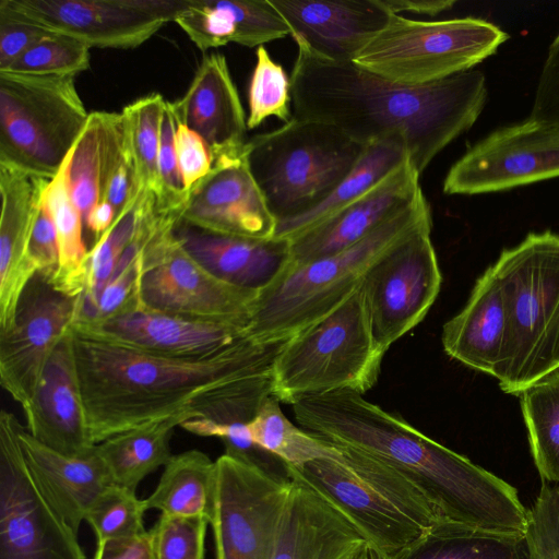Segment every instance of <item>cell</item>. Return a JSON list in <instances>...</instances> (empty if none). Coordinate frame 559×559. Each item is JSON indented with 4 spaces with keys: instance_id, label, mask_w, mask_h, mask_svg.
<instances>
[{
    "instance_id": "7c38bea8",
    "label": "cell",
    "mask_w": 559,
    "mask_h": 559,
    "mask_svg": "<svg viewBox=\"0 0 559 559\" xmlns=\"http://www.w3.org/2000/svg\"><path fill=\"white\" fill-rule=\"evenodd\" d=\"M213 515L215 559H271L292 479L225 452L216 461Z\"/></svg>"
},
{
    "instance_id": "277c9868",
    "label": "cell",
    "mask_w": 559,
    "mask_h": 559,
    "mask_svg": "<svg viewBox=\"0 0 559 559\" xmlns=\"http://www.w3.org/2000/svg\"><path fill=\"white\" fill-rule=\"evenodd\" d=\"M431 227L430 206L421 190L413 202L352 247L305 264H288L258 293L247 335L258 343L290 338L344 304L386 253Z\"/></svg>"
},
{
    "instance_id": "836d02e7",
    "label": "cell",
    "mask_w": 559,
    "mask_h": 559,
    "mask_svg": "<svg viewBox=\"0 0 559 559\" xmlns=\"http://www.w3.org/2000/svg\"><path fill=\"white\" fill-rule=\"evenodd\" d=\"M393 559H527L524 537L440 521Z\"/></svg>"
},
{
    "instance_id": "484cf974",
    "label": "cell",
    "mask_w": 559,
    "mask_h": 559,
    "mask_svg": "<svg viewBox=\"0 0 559 559\" xmlns=\"http://www.w3.org/2000/svg\"><path fill=\"white\" fill-rule=\"evenodd\" d=\"M509 334V319L499 281L490 266L476 281L465 307L444 323L441 342L451 358L498 377Z\"/></svg>"
},
{
    "instance_id": "1f68e13d",
    "label": "cell",
    "mask_w": 559,
    "mask_h": 559,
    "mask_svg": "<svg viewBox=\"0 0 559 559\" xmlns=\"http://www.w3.org/2000/svg\"><path fill=\"white\" fill-rule=\"evenodd\" d=\"M188 420L170 417L130 429L96 444V451L114 485L136 490L140 483L173 456L170 439L176 427Z\"/></svg>"
},
{
    "instance_id": "ac0fdd59",
    "label": "cell",
    "mask_w": 559,
    "mask_h": 559,
    "mask_svg": "<svg viewBox=\"0 0 559 559\" xmlns=\"http://www.w3.org/2000/svg\"><path fill=\"white\" fill-rule=\"evenodd\" d=\"M181 224L222 236L272 239L277 219L250 169L247 148L215 159L189 193Z\"/></svg>"
},
{
    "instance_id": "4316f807",
    "label": "cell",
    "mask_w": 559,
    "mask_h": 559,
    "mask_svg": "<svg viewBox=\"0 0 559 559\" xmlns=\"http://www.w3.org/2000/svg\"><path fill=\"white\" fill-rule=\"evenodd\" d=\"M177 234L187 251L214 276L258 293L272 284L290 260V242L284 239L222 236L183 225Z\"/></svg>"
},
{
    "instance_id": "f1b7e54d",
    "label": "cell",
    "mask_w": 559,
    "mask_h": 559,
    "mask_svg": "<svg viewBox=\"0 0 559 559\" xmlns=\"http://www.w3.org/2000/svg\"><path fill=\"white\" fill-rule=\"evenodd\" d=\"M127 141L121 112L93 111L62 164L70 195L85 219L105 201L107 183Z\"/></svg>"
},
{
    "instance_id": "83f0119b",
    "label": "cell",
    "mask_w": 559,
    "mask_h": 559,
    "mask_svg": "<svg viewBox=\"0 0 559 559\" xmlns=\"http://www.w3.org/2000/svg\"><path fill=\"white\" fill-rule=\"evenodd\" d=\"M175 23L202 51L229 43L260 47L290 35L269 0H190Z\"/></svg>"
},
{
    "instance_id": "816d5d0a",
    "label": "cell",
    "mask_w": 559,
    "mask_h": 559,
    "mask_svg": "<svg viewBox=\"0 0 559 559\" xmlns=\"http://www.w3.org/2000/svg\"><path fill=\"white\" fill-rule=\"evenodd\" d=\"M134 559H154L152 550H151V546L148 543V535H147L146 542H145L142 550L139 552V555Z\"/></svg>"
},
{
    "instance_id": "5b68a950",
    "label": "cell",
    "mask_w": 559,
    "mask_h": 559,
    "mask_svg": "<svg viewBox=\"0 0 559 559\" xmlns=\"http://www.w3.org/2000/svg\"><path fill=\"white\" fill-rule=\"evenodd\" d=\"M336 447V459L293 467L354 523L373 558L393 559L441 521L425 491L406 475L364 452Z\"/></svg>"
},
{
    "instance_id": "9a60e30c",
    "label": "cell",
    "mask_w": 559,
    "mask_h": 559,
    "mask_svg": "<svg viewBox=\"0 0 559 559\" xmlns=\"http://www.w3.org/2000/svg\"><path fill=\"white\" fill-rule=\"evenodd\" d=\"M22 19L97 48L142 45L190 0H2Z\"/></svg>"
},
{
    "instance_id": "60d3db41",
    "label": "cell",
    "mask_w": 559,
    "mask_h": 559,
    "mask_svg": "<svg viewBox=\"0 0 559 559\" xmlns=\"http://www.w3.org/2000/svg\"><path fill=\"white\" fill-rule=\"evenodd\" d=\"M90 49L75 37L50 32L5 71L75 76L90 68Z\"/></svg>"
},
{
    "instance_id": "d6a6232c",
    "label": "cell",
    "mask_w": 559,
    "mask_h": 559,
    "mask_svg": "<svg viewBox=\"0 0 559 559\" xmlns=\"http://www.w3.org/2000/svg\"><path fill=\"white\" fill-rule=\"evenodd\" d=\"M43 204L52 218L59 250L58 269L50 284L58 292L78 298L86 284L88 250L83 240L84 218L70 195L62 166L49 180Z\"/></svg>"
},
{
    "instance_id": "3957f363",
    "label": "cell",
    "mask_w": 559,
    "mask_h": 559,
    "mask_svg": "<svg viewBox=\"0 0 559 559\" xmlns=\"http://www.w3.org/2000/svg\"><path fill=\"white\" fill-rule=\"evenodd\" d=\"M292 406L305 430L364 452L411 478L428 496L441 521L524 537L528 509L516 488L361 393L341 390L308 395Z\"/></svg>"
},
{
    "instance_id": "52a82bcc",
    "label": "cell",
    "mask_w": 559,
    "mask_h": 559,
    "mask_svg": "<svg viewBox=\"0 0 559 559\" xmlns=\"http://www.w3.org/2000/svg\"><path fill=\"white\" fill-rule=\"evenodd\" d=\"M383 356L359 287L333 312L284 342L271 372L272 395L292 405L341 390L362 394L377 383Z\"/></svg>"
},
{
    "instance_id": "7a4b0ae2",
    "label": "cell",
    "mask_w": 559,
    "mask_h": 559,
    "mask_svg": "<svg viewBox=\"0 0 559 559\" xmlns=\"http://www.w3.org/2000/svg\"><path fill=\"white\" fill-rule=\"evenodd\" d=\"M295 43L293 117L331 124L362 145L399 141L419 175L474 124L487 98L485 76L476 70L426 85H402Z\"/></svg>"
},
{
    "instance_id": "603a6c76",
    "label": "cell",
    "mask_w": 559,
    "mask_h": 559,
    "mask_svg": "<svg viewBox=\"0 0 559 559\" xmlns=\"http://www.w3.org/2000/svg\"><path fill=\"white\" fill-rule=\"evenodd\" d=\"M23 413L26 430L48 448L68 456H85L94 450L68 332L53 349Z\"/></svg>"
},
{
    "instance_id": "74e56055",
    "label": "cell",
    "mask_w": 559,
    "mask_h": 559,
    "mask_svg": "<svg viewBox=\"0 0 559 559\" xmlns=\"http://www.w3.org/2000/svg\"><path fill=\"white\" fill-rule=\"evenodd\" d=\"M166 102L154 93L134 100L121 111L142 195L158 190V152Z\"/></svg>"
},
{
    "instance_id": "e0dca14e",
    "label": "cell",
    "mask_w": 559,
    "mask_h": 559,
    "mask_svg": "<svg viewBox=\"0 0 559 559\" xmlns=\"http://www.w3.org/2000/svg\"><path fill=\"white\" fill-rule=\"evenodd\" d=\"M76 298L64 295L38 273L24 290L12 325L0 331V382L25 408L48 360L74 322Z\"/></svg>"
},
{
    "instance_id": "2e32d148",
    "label": "cell",
    "mask_w": 559,
    "mask_h": 559,
    "mask_svg": "<svg viewBox=\"0 0 559 559\" xmlns=\"http://www.w3.org/2000/svg\"><path fill=\"white\" fill-rule=\"evenodd\" d=\"M559 176V126L528 119L499 129L450 168L447 194H477Z\"/></svg>"
},
{
    "instance_id": "8d00e7d4",
    "label": "cell",
    "mask_w": 559,
    "mask_h": 559,
    "mask_svg": "<svg viewBox=\"0 0 559 559\" xmlns=\"http://www.w3.org/2000/svg\"><path fill=\"white\" fill-rule=\"evenodd\" d=\"M141 197V194L138 195L127 204L116 216L111 226L88 250L86 284L83 293L76 298L73 323H84L91 320L103 289L134 237Z\"/></svg>"
},
{
    "instance_id": "ab89813d",
    "label": "cell",
    "mask_w": 559,
    "mask_h": 559,
    "mask_svg": "<svg viewBox=\"0 0 559 559\" xmlns=\"http://www.w3.org/2000/svg\"><path fill=\"white\" fill-rule=\"evenodd\" d=\"M248 96V129L257 128L269 117H276L285 123L292 120L290 78L264 46L258 47L255 52Z\"/></svg>"
},
{
    "instance_id": "f5cc1de1",
    "label": "cell",
    "mask_w": 559,
    "mask_h": 559,
    "mask_svg": "<svg viewBox=\"0 0 559 559\" xmlns=\"http://www.w3.org/2000/svg\"><path fill=\"white\" fill-rule=\"evenodd\" d=\"M353 559H373V556L368 547H365L355 558Z\"/></svg>"
},
{
    "instance_id": "4fadbf2b",
    "label": "cell",
    "mask_w": 559,
    "mask_h": 559,
    "mask_svg": "<svg viewBox=\"0 0 559 559\" xmlns=\"http://www.w3.org/2000/svg\"><path fill=\"white\" fill-rule=\"evenodd\" d=\"M21 424L0 413V559H86L78 533L33 480L19 441Z\"/></svg>"
},
{
    "instance_id": "e575fe53",
    "label": "cell",
    "mask_w": 559,
    "mask_h": 559,
    "mask_svg": "<svg viewBox=\"0 0 559 559\" xmlns=\"http://www.w3.org/2000/svg\"><path fill=\"white\" fill-rule=\"evenodd\" d=\"M531 453L545 483L559 484V368L520 393Z\"/></svg>"
},
{
    "instance_id": "f546056e",
    "label": "cell",
    "mask_w": 559,
    "mask_h": 559,
    "mask_svg": "<svg viewBox=\"0 0 559 559\" xmlns=\"http://www.w3.org/2000/svg\"><path fill=\"white\" fill-rule=\"evenodd\" d=\"M407 158L409 155L406 148L395 140L376 141L365 145L356 165L332 193L308 212L277 222L274 238L289 242L295 240L360 198Z\"/></svg>"
},
{
    "instance_id": "7402d4cb",
    "label": "cell",
    "mask_w": 559,
    "mask_h": 559,
    "mask_svg": "<svg viewBox=\"0 0 559 559\" xmlns=\"http://www.w3.org/2000/svg\"><path fill=\"white\" fill-rule=\"evenodd\" d=\"M293 486L271 559H353L367 540L326 497L285 464Z\"/></svg>"
},
{
    "instance_id": "b9f144b4",
    "label": "cell",
    "mask_w": 559,
    "mask_h": 559,
    "mask_svg": "<svg viewBox=\"0 0 559 559\" xmlns=\"http://www.w3.org/2000/svg\"><path fill=\"white\" fill-rule=\"evenodd\" d=\"M210 522L203 518L160 514L147 531L154 559H204Z\"/></svg>"
},
{
    "instance_id": "d6986e66",
    "label": "cell",
    "mask_w": 559,
    "mask_h": 559,
    "mask_svg": "<svg viewBox=\"0 0 559 559\" xmlns=\"http://www.w3.org/2000/svg\"><path fill=\"white\" fill-rule=\"evenodd\" d=\"M73 324L138 350L176 358L212 356L248 336L245 325L190 320L140 306L98 323Z\"/></svg>"
},
{
    "instance_id": "d590c367",
    "label": "cell",
    "mask_w": 559,
    "mask_h": 559,
    "mask_svg": "<svg viewBox=\"0 0 559 559\" xmlns=\"http://www.w3.org/2000/svg\"><path fill=\"white\" fill-rule=\"evenodd\" d=\"M254 444L294 467L318 459H336L341 450L320 437L295 426L270 395L249 423Z\"/></svg>"
},
{
    "instance_id": "cb8c5ba5",
    "label": "cell",
    "mask_w": 559,
    "mask_h": 559,
    "mask_svg": "<svg viewBox=\"0 0 559 559\" xmlns=\"http://www.w3.org/2000/svg\"><path fill=\"white\" fill-rule=\"evenodd\" d=\"M171 106L177 121L199 133L215 159L246 150L247 119L224 55H206L185 95Z\"/></svg>"
},
{
    "instance_id": "f6af8a7d",
    "label": "cell",
    "mask_w": 559,
    "mask_h": 559,
    "mask_svg": "<svg viewBox=\"0 0 559 559\" xmlns=\"http://www.w3.org/2000/svg\"><path fill=\"white\" fill-rule=\"evenodd\" d=\"M50 31L28 22L0 1V71L8 70Z\"/></svg>"
},
{
    "instance_id": "7bdbcfd3",
    "label": "cell",
    "mask_w": 559,
    "mask_h": 559,
    "mask_svg": "<svg viewBox=\"0 0 559 559\" xmlns=\"http://www.w3.org/2000/svg\"><path fill=\"white\" fill-rule=\"evenodd\" d=\"M527 559H559V484L544 483L527 511Z\"/></svg>"
},
{
    "instance_id": "ffe728a7",
    "label": "cell",
    "mask_w": 559,
    "mask_h": 559,
    "mask_svg": "<svg viewBox=\"0 0 559 559\" xmlns=\"http://www.w3.org/2000/svg\"><path fill=\"white\" fill-rule=\"evenodd\" d=\"M294 40L319 56L353 62L391 20L381 0H269Z\"/></svg>"
},
{
    "instance_id": "5bb4252c",
    "label": "cell",
    "mask_w": 559,
    "mask_h": 559,
    "mask_svg": "<svg viewBox=\"0 0 559 559\" xmlns=\"http://www.w3.org/2000/svg\"><path fill=\"white\" fill-rule=\"evenodd\" d=\"M430 234L423 230L400 243L361 283L372 335L384 354L424 320L440 292L442 276Z\"/></svg>"
},
{
    "instance_id": "44dd1931",
    "label": "cell",
    "mask_w": 559,
    "mask_h": 559,
    "mask_svg": "<svg viewBox=\"0 0 559 559\" xmlns=\"http://www.w3.org/2000/svg\"><path fill=\"white\" fill-rule=\"evenodd\" d=\"M411 158L360 198L290 241L288 264L300 265L343 251L408 205L421 191Z\"/></svg>"
},
{
    "instance_id": "ee69618b",
    "label": "cell",
    "mask_w": 559,
    "mask_h": 559,
    "mask_svg": "<svg viewBox=\"0 0 559 559\" xmlns=\"http://www.w3.org/2000/svg\"><path fill=\"white\" fill-rule=\"evenodd\" d=\"M175 145L182 186L190 191L211 174L215 157L204 139L179 121L176 124Z\"/></svg>"
},
{
    "instance_id": "4dcf8cb0",
    "label": "cell",
    "mask_w": 559,
    "mask_h": 559,
    "mask_svg": "<svg viewBox=\"0 0 559 559\" xmlns=\"http://www.w3.org/2000/svg\"><path fill=\"white\" fill-rule=\"evenodd\" d=\"M216 464L204 452L173 454L154 491L144 499L146 510L160 514L203 518L211 522L214 509Z\"/></svg>"
},
{
    "instance_id": "7dc6e473",
    "label": "cell",
    "mask_w": 559,
    "mask_h": 559,
    "mask_svg": "<svg viewBox=\"0 0 559 559\" xmlns=\"http://www.w3.org/2000/svg\"><path fill=\"white\" fill-rule=\"evenodd\" d=\"M28 253L37 273L51 283L58 269L59 250L55 225L43 201L32 228Z\"/></svg>"
},
{
    "instance_id": "bcb514c9",
    "label": "cell",
    "mask_w": 559,
    "mask_h": 559,
    "mask_svg": "<svg viewBox=\"0 0 559 559\" xmlns=\"http://www.w3.org/2000/svg\"><path fill=\"white\" fill-rule=\"evenodd\" d=\"M530 119L559 126V34L543 66Z\"/></svg>"
},
{
    "instance_id": "9c48e42d",
    "label": "cell",
    "mask_w": 559,
    "mask_h": 559,
    "mask_svg": "<svg viewBox=\"0 0 559 559\" xmlns=\"http://www.w3.org/2000/svg\"><path fill=\"white\" fill-rule=\"evenodd\" d=\"M74 78L0 71V164L59 173L90 116Z\"/></svg>"
},
{
    "instance_id": "d4e9b609",
    "label": "cell",
    "mask_w": 559,
    "mask_h": 559,
    "mask_svg": "<svg viewBox=\"0 0 559 559\" xmlns=\"http://www.w3.org/2000/svg\"><path fill=\"white\" fill-rule=\"evenodd\" d=\"M19 441L38 489L78 533L92 504L114 485L96 445L85 456H68L36 440L22 425Z\"/></svg>"
},
{
    "instance_id": "f35d334b",
    "label": "cell",
    "mask_w": 559,
    "mask_h": 559,
    "mask_svg": "<svg viewBox=\"0 0 559 559\" xmlns=\"http://www.w3.org/2000/svg\"><path fill=\"white\" fill-rule=\"evenodd\" d=\"M146 511L144 499L138 498L134 490L110 485L92 504L85 522L97 542L138 538L147 533L143 524Z\"/></svg>"
},
{
    "instance_id": "8992f818",
    "label": "cell",
    "mask_w": 559,
    "mask_h": 559,
    "mask_svg": "<svg viewBox=\"0 0 559 559\" xmlns=\"http://www.w3.org/2000/svg\"><path fill=\"white\" fill-rule=\"evenodd\" d=\"M509 319L502 391L518 394L559 368V236L530 234L491 266Z\"/></svg>"
},
{
    "instance_id": "8fae6325",
    "label": "cell",
    "mask_w": 559,
    "mask_h": 559,
    "mask_svg": "<svg viewBox=\"0 0 559 559\" xmlns=\"http://www.w3.org/2000/svg\"><path fill=\"white\" fill-rule=\"evenodd\" d=\"M181 216L164 221L141 255L138 306L190 320L248 328L258 292L228 284L203 267L177 234Z\"/></svg>"
},
{
    "instance_id": "6da1fadb",
    "label": "cell",
    "mask_w": 559,
    "mask_h": 559,
    "mask_svg": "<svg viewBox=\"0 0 559 559\" xmlns=\"http://www.w3.org/2000/svg\"><path fill=\"white\" fill-rule=\"evenodd\" d=\"M91 440L170 417L250 423L272 395L271 372L284 342L247 336L207 357L138 350L75 324L68 331Z\"/></svg>"
},
{
    "instance_id": "c3c4849f",
    "label": "cell",
    "mask_w": 559,
    "mask_h": 559,
    "mask_svg": "<svg viewBox=\"0 0 559 559\" xmlns=\"http://www.w3.org/2000/svg\"><path fill=\"white\" fill-rule=\"evenodd\" d=\"M146 535L138 538L97 542L92 559H134L142 550Z\"/></svg>"
},
{
    "instance_id": "30bf717a",
    "label": "cell",
    "mask_w": 559,
    "mask_h": 559,
    "mask_svg": "<svg viewBox=\"0 0 559 559\" xmlns=\"http://www.w3.org/2000/svg\"><path fill=\"white\" fill-rule=\"evenodd\" d=\"M476 17L420 21L393 14L354 63L402 85H426L468 71L508 39Z\"/></svg>"
},
{
    "instance_id": "f907efd6",
    "label": "cell",
    "mask_w": 559,
    "mask_h": 559,
    "mask_svg": "<svg viewBox=\"0 0 559 559\" xmlns=\"http://www.w3.org/2000/svg\"><path fill=\"white\" fill-rule=\"evenodd\" d=\"M116 218L114 206L102 201L88 212L84 219V224L95 235V241L111 226Z\"/></svg>"
},
{
    "instance_id": "ba28073f",
    "label": "cell",
    "mask_w": 559,
    "mask_h": 559,
    "mask_svg": "<svg viewBox=\"0 0 559 559\" xmlns=\"http://www.w3.org/2000/svg\"><path fill=\"white\" fill-rule=\"evenodd\" d=\"M247 145L250 169L277 222L324 201L365 148L331 124L294 117Z\"/></svg>"
},
{
    "instance_id": "681fc988",
    "label": "cell",
    "mask_w": 559,
    "mask_h": 559,
    "mask_svg": "<svg viewBox=\"0 0 559 559\" xmlns=\"http://www.w3.org/2000/svg\"><path fill=\"white\" fill-rule=\"evenodd\" d=\"M381 2L393 14L401 15L402 12H408L429 16L450 10L455 4L453 0H381Z\"/></svg>"
}]
</instances>
